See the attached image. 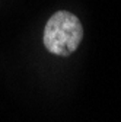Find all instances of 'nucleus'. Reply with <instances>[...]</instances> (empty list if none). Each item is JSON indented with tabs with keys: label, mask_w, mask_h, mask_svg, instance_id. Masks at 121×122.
Listing matches in <instances>:
<instances>
[{
	"label": "nucleus",
	"mask_w": 121,
	"mask_h": 122,
	"mask_svg": "<svg viewBox=\"0 0 121 122\" xmlns=\"http://www.w3.org/2000/svg\"><path fill=\"white\" fill-rule=\"evenodd\" d=\"M83 39V26L77 16L58 10L48 19L44 28V47L48 52L67 57L77 50Z\"/></svg>",
	"instance_id": "f257e3e1"
}]
</instances>
